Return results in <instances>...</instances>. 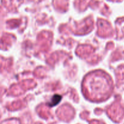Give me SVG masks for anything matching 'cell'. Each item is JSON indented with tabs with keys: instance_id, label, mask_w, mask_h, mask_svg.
Segmentation results:
<instances>
[{
	"instance_id": "obj_1",
	"label": "cell",
	"mask_w": 124,
	"mask_h": 124,
	"mask_svg": "<svg viewBox=\"0 0 124 124\" xmlns=\"http://www.w3.org/2000/svg\"><path fill=\"white\" fill-rule=\"evenodd\" d=\"M61 96L59 95V94H54V95L52 97L50 102L48 103V105H49L50 107L55 106V105H56L57 104L61 101Z\"/></svg>"
}]
</instances>
